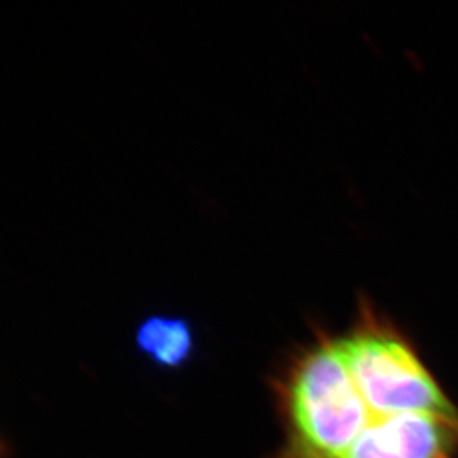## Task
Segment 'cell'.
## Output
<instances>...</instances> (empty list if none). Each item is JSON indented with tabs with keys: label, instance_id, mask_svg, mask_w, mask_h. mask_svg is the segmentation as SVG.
Here are the masks:
<instances>
[{
	"label": "cell",
	"instance_id": "cell-3",
	"mask_svg": "<svg viewBox=\"0 0 458 458\" xmlns=\"http://www.w3.org/2000/svg\"><path fill=\"white\" fill-rule=\"evenodd\" d=\"M343 458H458V414H407L372 423Z\"/></svg>",
	"mask_w": 458,
	"mask_h": 458
},
{
	"label": "cell",
	"instance_id": "cell-4",
	"mask_svg": "<svg viewBox=\"0 0 458 458\" xmlns=\"http://www.w3.org/2000/svg\"><path fill=\"white\" fill-rule=\"evenodd\" d=\"M135 349L153 367L177 371L187 367L196 352V335L191 320L182 316L152 315L135 329Z\"/></svg>",
	"mask_w": 458,
	"mask_h": 458
},
{
	"label": "cell",
	"instance_id": "cell-1",
	"mask_svg": "<svg viewBox=\"0 0 458 458\" xmlns=\"http://www.w3.org/2000/svg\"><path fill=\"white\" fill-rule=\"evenodd\" d=\"M275 394L285 441L273 458H343L380 420L359 394L338 335L325 331L286 363Z\"/></svg>",
	"mask_w": 458,
	"mask_h": 458
},
{
	"label": "cell",
	"instance_id": "cell-2",
	"mask_svg": "<svg viewBox=\"0 0 458 458\" xmlns=\"http://www.w3.org/2000/svg\"><path fill=\"white\" fill-rule=\"evenodd\" d=\"M338 340L359 394L377 417L458 414L414 343L368 301Z\"/></svg>",
	"mask_w": 458,
	"mask_h": 458
}]
</instances>
